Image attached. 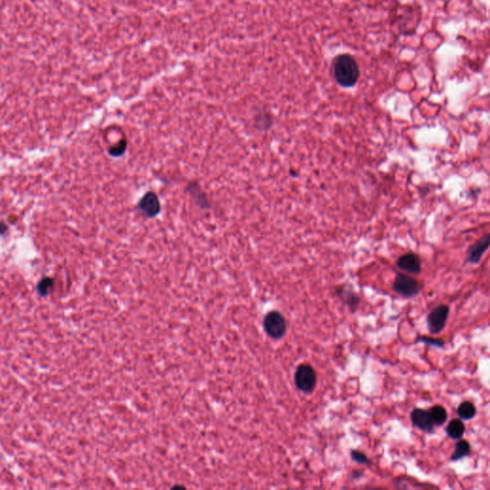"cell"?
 I'll return each mask as SVG.
<instances>
[{"label":"cell","mask_w":490,"mask_h":490,"mask_svg":"<svg viewBox=\"0 0 490 490\" xmlns=\"http://www.w3.org/2000/svg\"><path fill=\"white\" fill-rule=\"evenodd\" d=\"M421 341L425 342V343H427V344H429V345H432V344H433V346H441L442 345H443V343H442L441 341L436 340V339L432 340V339L423 338L421 339Z\"/></svg>","instance_id":"obj_18"},{"label":"cell","mask_w":490,"mask_h":490,"mask_svg":"<svg viewBox=\"0 0 490 490\" xmlns=\"http://www.w3.org/2000/svg\"><path fill=\"white\" fill-rule=\"evenodd\" d=\"M397 266L406 272L416 274L421 271V261L414 254H405L398 259Z\"/></svg>","instance_id":"obj_8"},{"label":"cell","mask_w":490,"mask_h":490,"mask_svg":"<svg viewBox=\"0 0 490 490\" xmlns=\"http://www.w3.org/2000/svg\"><path fill=\"white\" fill-rule=\"evenodd\" d=\"M138 209L146 218H154L160 213V201L157 195L148 192L138 203Z\"/></svg>","instance_id":"obj_6"},{"label":"cell","mask_w":490,"mask_h":490,"mask_svg":"<svg viewBox=\"0 0 490 490\" xmlns=\"http://www.w3.org/2000/svg\"><path fill=\"white\" fill-rule=\"evenodd\" d=\"M490 245V235H486L482 237L478 242L470 248L468 252V262L471 263H477L480 262L483 253L487 250Z\"/></svg>","instance_id":"obj_9"},{"label":"cell","mask_w":490,"mask_h":490,"mask_svg":"<svg viewBox=\"0 0 490 490\" xmlns=\"http://www.w3.org/2000/svg\"><path fill=\"white\" fill-rule=\"evenodd\" d=\"M411 421L415 427L423 431L432 432L434 429V423L429 412L423 409H414L411 414Z\"/></svg>","instance_id":"obj_7"},{"label":"cell","mask_w":490,"mask_h":490,"mask_svg":"<svg viewBox=\"0 0 490 490\" xmlns=\"http://www.w3.org/2000/svg\"><path fill=\"white\" fill-rule=\"evenodd\" d=\"M470 452V445L466 440H460L456 444L454 454L451 456V461H458L467 456Z\"/></svg>","instance_id":"obj_14"},{"label":"cell","mask_w":490,"mask_h":490,"mask_svg":"<svg viewBox=\"0 0 490 490\" xmlns=\"http://www.w3.org/2000/svg\"><path fill=\"white\" fill-rule=\"evenodd\" d=\"M53 287H54V281L52 278H49V277L43 278L38 284V292L40 293V295L44 297V296L48 295L49 291L53 288Z\"/></svg>","instance_id":"obj_15"},{"label":"cell","mask_w":490,"mask_h":490,"mask_svg":"<svg viewBox=\"0 0 490 490\" xmlns=\"http://www.w3.org/2000/svg\"><path fill=\"white\" fill-rule=\"evenodd\" d=\"M449 307L441 304L432 310L428 316V328L432 334H439L445 327L447 321Z\"/></svg>","instance_id":"obj_5"},{"label":"cell","mask_w":490,"mask_h":490,"mask_svg":"<svg viewBox=\"0 0 490 490\" xmlns=\"http://www.w3.org/2000/svg\"><path fill=\"white\" fill-rule=\"evenodd\" d=\"M393 288L398 294L408 298L416 295L421 290L418 283L404 274H397Z\"/></svg>","instance_id":"obj_4"},{"label":"cell","mask_w":490,"mask_h":490,"mask_svg":"<svg viewBox=\"0 0 490 490\" xmlns=\"http://www.w3.org/2000/svg\"><path fill=\"white\" fill-rule=\"evenodd\" d=\"M317 376L312 367L307 364L300 365L295 372V384L297 388L309 394L316 387Z\"/></svg>","instance_id":"obj_2"},{"label":"cell","mask_w":490,"mask_h":490,"mask_svg":"<svg viewBox=\"0 0 490 490\" xmlns=\"http://www.w3.org/2000/svg\"><path fill=\"white\" fill-rule=\"evenodd\" d=\"M465 424L460 419H453L448 424L446 432L448 436L454 440H460L465 434Z\"/></svg>","instance_id":"obj_10"},{"label":"cell","mask_w":490,"mask_h":490,"mask_svg":"<svg viewBox=\"0 0 490 490\" xmlns=\"http://www.w3.org/2000/svg\"><path fill=\"white\" fill-rule=\"evenodd\" d=\"M333 72L339 85L352 87L359 78V67L355 59L349 55H341L334 60Z\"/></svg>","instance_id":"obj_1"},{"label":"cell","mask_w":490,"mask_h":490,"mask_svg":"<svg viewBox=\"0 0 490 490\" xmlns=\"http://www.w3.org/2000/svg\"><path fill=\"white\" fill-rule=\"evenodd\" d=\"M127 146V143L126 139L121 140V141H119L118 144L114 145V146L110 147L109 152H110V155L115 156V157H118V156H121L124 152H126Z\"/></svg>","instance_id":"obj_16"},{"label":"cell","mask_w":490,"mask_h":490,"mask_svg":"<svg viewBox=\"0 0 490 490\" xmlns=\"http://www.w3.org/2000/svg\"><path fill=\"white\" fill-rule=\"evenodd\" d=\"M187 191L190 192V194L195 197L197 204H199L202 208H208L209 207V202L207 200L206 195L203 194L200 188L197 186L195 183H191L189 186L187 187Z\"/></svg>","instance_id":"obj_11"},{"label":"cell","mask_w":490,"mask_h":490,"mask_svg":"<svg viewBox=\"0 0 490 490\" xmlns=\"http://www.w3.org/2000/svg\"><path fill=\"white\" fill-rule=\"evenodd\" d=\"M457 412H458V414L461 418H463L465 421H469V419H472L475 416L476 408L473 405V403H471L469 401H465L459 406Z\"/></svg>","instance_id":"obj_12"},{"label":"cell","mask_w":490,"mask_h":490,"mask_svg":"<svg viewBox=\"0 0 490 490\" xmlns=\"http://www.w3.org/2000/svg\"><path fill=\"white\" fill-rule=\"evenodd\" d=\"M263 328L271 338H282L287 332V322L278 311H270L263 320Z\"/></svg>","instance_id":"obj_3"},{"label":"cell","mask_w":490,"mask_h":490,"mask_svg":"<svg viewBox=\"0 0 490 490\" xmlns=\"http://www.w3.org/2000/svg\"><path fill=\"white\" fill-rule=\"evenodd\" d=\"M352 458H353L354 461L359 463V464H363V465L369 464V459L367 458L365 454L359 452V451H353L352 452Z\"/></svg>","instance_id":"obj_17"},{"label":"cell","mask_w":490,"mask_h":490,"mask_svg":"<svg viewBox=\"0 0 490 490\" xmlns=\"http://www.w3.org/2000/svg\"><path fill=\"white\" fill-rule=\"evenodd\" d=\"M429 414L434 424H437V425L443 424L447 418L446 411L441 406H434L429 411Z\"/></svg>","instance_id":"obj_13"}]
</instances>
